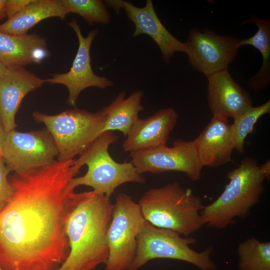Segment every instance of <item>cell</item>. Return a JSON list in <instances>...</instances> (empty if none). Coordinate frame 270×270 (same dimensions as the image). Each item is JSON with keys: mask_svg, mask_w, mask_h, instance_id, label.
<instances>
[{"mask_svg": "<svg viewBox=\"0 0 270 270\" xmlns=\"http://www.w3.org/2000/svg\"><path fill=\"white\" fill-rule=\"evenodd\" d=\"M130 162L140 174L166 172L184 173L192 181L201 179L204 167L198 156L193 141L176 140L172 146L130 152Z\"/></svg>", "mask_w": 270, "mask_h": 270, "instance_id": "30bf717a", "label": "cell"}, {"mask_svg": "<svg viewBox=\"0 0 270 270\" xmlns=\"http://www.w3.org/2000/svg\"><path fill=\"white\" fill-rule=\"evenodd\" d=\"M206 78L208 104L213 116L234 118L252 106L249 93L234 80L228 70Z\"/></svg>", "mask_w": 270, "mask_h": 270, "instance_id": "9a60e30c", "label": "cell"}, {"mask_svg": "<svg viewBox=\"0 0 270 270\" xmlns=\"http://www.w3.org/2000/svg\"><path fill=\"white\" fill-rule=\"evenodd\" d=\"M2 157L8 170L22 173L53 163L58 151L46 130L6 132Z\"/></svg>", "mask_w": 270, "mask_h": 270, "instance_id": "9c48e42d", "label": "cell"}, {"mask_svg": "<svg viewBox=\"0 0 270 270\" xmlns=\"http://www.w3.org/2000/svg\"><path fill=\"white\" fill-rule=\"evenodd\" d=\"M252 23L258 30L255 34L248 38L240 40L238 48L250 45L258 50L262 58V64L258 72L248 80V85L256 92H260L268 87L270 84V20L262 19L252 15L242 24Z\"/></svg>", "mask_w": 270, "mask_h": 270, "instance_id": "44dd1931", "label": "cell"}, {"mask_svg": "<svg viewBox=\"0 0 270 270\" xmlns=\"http://www.w3.org/2000/svg\"><path fill=\"white\" fill-rule=\"evenodd\" d=\"M32 0H6L5 12L6 16L10 18L14 16L30 4Z\"/></svg>", "mask_w": 270, "mask_h": 270, "instance_id": "484cf974", "label": "cell"}, {"mask_svg": "<svg viewBox=\"0 0 270 270\" xmlns=\"http://www.w3.org/2000/svg\"><path fill=\"white\" fill-rule=\"evenodd\" d=\"M49 54L46 39L36 34L14 35L0 32V62L7 66L38 64Z\"/></svg>", "mask_w": 270, "mask_h": 270, "instance_id": "ac0fdd59", "label": "cell"}, {"mask_svg": "<svg viewBox=\"0 0 270 270\" xmlns=\"http://www.w3.org/2000/svg\"><path fill=\"white\" fill-rule=\"evenodd\" d=\"M112 210L110 198L103 194L92 190L72 194L64 221L70 252L56 270H94L106 264Z\"/></svg>", "mask_w": 270, "mask_h": 270, "instance_id": "7a4b0ae2", "label": "cell"}, {"mask_svg": "<svg viewBox=\"0 0 270 270\" xmlns=\"http://www.w3.org/2000/svg\"><path fill=\"white\" fill-rule=\"evenodd\" d=\"M74 160H56L8 178L10 198L0 208V269L56 270L70 252L64 229Z\"/></svg>", "mask_w": 270, "mask_h": 270, "instance_id": "6da1fadb", "label": "cell"}, {"mask_svg": "<svg viewBox=\"0 0 270 270\" xmlns=\"http://www.w3.org/2000/svg\"><path fill=\"white\" fill-rule=\"evenodd\" d=\"M33 117L52 136L59 161L74 160L85 151L102 133L106 119L104 109L92 113L76 108L54 115L35 111Z\"/></svg>", "mask_w": 270, "mask_h": 270, "instance_id": "8992f818", "label": "cell"}, {"mask_svg": "<svg viewBox=\"0 0 270 270\" xmlns=\"http://www.w3.org/2000/svg\"><path fill=\"white\" fill-rule=\"evenodd\" d=\"M227 118L213 116L210 121L193 140L203 166L217 168L232 162L234 148L232 126Z\"/></svg>", "mask_w": 270, "mask_h": 270, "instance_id": "e0dca14e", "label": "cell"}, {"mask_svg": "<svg viewBox=\"0 0 270 270\" xmlns=\"http://www.w3.org/2000/svg\"><path fill=\"white\" fill-rule=\"evenodd\" d=\"M9 172L2 154H0V208L10 198L13 192V188L8 178Z\"/></svg>", "mask_w": 270, "mask_h": 270, "instance_id": "d4e9b609", "label": "cell"}, {"mask_svg": "<svg viewBox=\"0 0 270 270\" xmlns=\"http://www.w3.org/2000/svg\"><path fill=\"white\" fill-rule=\"evenodd\" d=\"M142 92H132L126 98L124 92H120L115 100L104 108L106 119L102 133L106 131H120L126 136L144 110L141 104Z\"/></svg>", "mask_w": 270, "mask_h": 270, "instance_id": "ffe728a7", "label": "cell"}, {"mask_svg": "<svg viewBox=\"0 0 270 270\" xmlns=\"http://www.w3.org/2000/svg\"><path fill=\"white\" fill-rule=\"evenodd\" d=\"M68 12L78 14L90 24H107L110 18L106 6L100 0H61Z\"/></svg>", "mask_w": 270, "mask_h": 270, "instance_id": "cb8c5ba5", "label": "cell"}, {"mask_svg": "<svg viewBox=\"0 0 270 270\" xmlns=\"http://www.w3.org/2000/svg\"><path fill=\"white\" fill-rule=\"evenodd\" d=\"M270 112V100L258 106H251L234 118L232 136L234 148L239 153L244 152V140L252 132L254 124L262 116Z\"/></svg>", "mask_w": 270, "mask_h": 270, "instance_id": "603a6c76", "label": "cell"}, {"mask_svg": "<svg viewBox=\"0 0 270 270\" xmlns=\"http://www.w3.org/2000/svg\"><path fill=\"white\" fill-rule=\"evenodd\" d=\"M240 270H270V242L254 238L240 244L238 249Z\"/></svg>", "mask_w": 270, "mask_h": 270, "instance_id": "7402d4cb", "label": "cell"}, {"mask_svg": "<svg viewBox=\"0 0 270 270\" xmlns=\"http://www.w3.org/2000/svg\"><path fill=\"white\" fill-rule=\"evenodd\" d=\"M138 204L144 220L158 228L188 236L204 226L201 198L177 182L148 190Z\"/></svg>", "mask_w": 270, "mask_h": 270, "instance_id": "277c9868", "label": "cell"}, {"mask_svg": "<svg viewBox=\"0 0 270 270\" xmlns=\"http://www.w3.org/2000/svg\"><path fill=\"white\" fill-rule=\"evenodd\" d=\"M46 82L22 66H10L0 79V122L6 132L17 126L15 116L24 97Z\"/></svg>", "mask_w": 270, "mask_h": 270, "instance_id": "2e32d148", "label": "cell"}, {"mask_svg": "<svg viewBox=\"0 0 270 270\" xmlns=\"http://www.w3.org/2000/svg\"><path fill=\"white\" fill-rule=\"evenodd\" d=\"M118 137L113 132L102 133L82 154L74 160V165L79 170L88 166L82 176L74 178L71 182L75 189L80 186L92 187L93 190L110 198L120 186L130 182L144 184L145 178L131 162L120 163L110 156L108 148L116 142Z\"/></svg>", "mask_w": 270, "mask_h": 270, "instance_id": "5b68a950", "label": "cell"}, {"mask_svg": "<svg viewBox=\"0 0 270 270\" xmlns=\"http://www.w3.org/2000/svg\"><path fill=\"white\" fill-rule=\"evenodd\" d=\"M0 270H1L0 269Z\"/></svg>", "mask_w": 270, "mask_h": 270, "instance_id": "1f68e13d", "label": "cell"}, {"mask_svg": "<svg viewBox=\"0 0 270 270\" xmlns=\"http://www.w3.org/2000/svg\"><path fill=\"white\" fill-rule=\"evenodd\" d=\"M0 154H2V152H0Z\"/></svg>", "mask_w": 270, "mask_h": 270, "instance_id": "4dcf8cb0", "label": "cell"}, {"mask_svg": "<svg viewBox=\"0 0 270 270\" xmlns=\"http://www.w3.org/2000/svg\"><path fill=\"white\" fill-rule=\"evenodd\" d=\"M196 241L194 238H182L176 232L156 227L146 220L138 235L134 258L128 270H138L158 258L186 262L200 270H217L210 258L212 246L197 252L190 247Z\"/></svg>", "mask_w": 270, "mask_h": 270, "instance_id": "52a82bcc", "label": "cell"}, {"mask_svg": "<svg viewBox=\"0 0 270 270\" xmlns=\"http://www.w3.org/2000/svg\"><path fill=\"white\" fill-rule=\"evenodd\" d=\"M145 222L138 204L131 196L119 193L108 232L109 254L105 270H128L134 258L138 235Z\"/></svg>", "mask_w": 270, "mask_h": 270, "instance_id": "ba28073f", "label": "cell"}, {"mask_svg": "<svg viewBox=\"0 0 270 270\" xmlns=\"http://www.w3.org/2000/svg\"><path fill=\"white\" fill-rule=\"evenodd\" d=\"M178 117L175 110L168 108L147 118H139L122 143L124 150L130 153L166 146Z\"/></svg>", "mask_w": 270, "mask_h": 270, "instance_id": "5bb4252c", "label": "cell"}, {"mask_svg": "<svg viewBox=\"0 0 270 270\" xmlns=\"http://www.w3.org/2000/svg\"><path fill=\"white\" fill-rule=\"evenodd\" d=\"M106 3L116 11L121 8L125 10L135 26L132 36L141 34L150 36L158 46L165 63L169 62L176 52L187 53L186 42L178 40L166 28L156 14L152 0H147L143 8L122 0H106Z\"/></svg>", "mask_w": 270, "mask_h": 270, "instance_id": "4fadbf2b", "label": "cell"}, {"mask_svg": "<svg viewBox=\"0 0 270 270\" xmlns=\"http://www.w3.org/2000/svg\"><path fill=\"white\" fill-rule=\"evenodd\" d=\"M6 132L4 127L0 122V152H2V149L4 146Z\"/></svg>", "mask_w": 270, "mask_h": 270, "instance_id": "83f0119b", "label": "cell"}, {"mask_svg": "<svg viewBox=\"0 0 270 270\" xmlns=\"http://www.w3.org/2000/svg\"><path fill=\"white\" fill-rule=\"evenodd\" d=\"M10 69V66H7L0 62V79L8 74Z\"/></svg>", "mask_w": 270, "mask_h": 270, "instance_id": "f1b7e54d", "label": "cell"}, {"mask_svg": "<svg viewBox=\"0 0 270 270\" xmlns=\"http://www.w3.org/2000/svg\"><path fill=\"white\" fill-rule=\"evenodd\" d=\"M260 168L264 174L266 179L270 180V160H268L266 162L262 164L260 166Z\"/></svg>", "mask_w": 270, "mask_h": 270, "instance_id": "4316f807", "label": "cell"}, {"mask_svg": "<svg viewBox=\"0 0 270 270\" xmlns=\"http://www.w3.org/2000/svg\"><path fill=\"white\" fill-rule=\"evenodd\" d=\"M6 0H0V20L6 16L4 8Z\"/></svg>", "mask_w": 270, "mask_h": 270, "instance_id": "f546056e", "label": "cell"}, {"mask_svg": "<svg viewBox=\"0 0 270 270\" xmlns=\"http://www.w3.org/2000/svg\"><path fill=\"white\" fill-rule=\"evenodd\" d=\"M240 39L218 34L208 28L190 30L186 42L189 64L208 77L228 70L236 57Z\"/></svg>", "mask_w": 270, "mask_h": 270, "instance_id": "8fae6325", "label": "cell"}, {"mask_svg": "<svg viewBox=\"0 0 270 270\" xmlns=\"http://www.w3.org/2000/svg\"><path fill=\"white\" fill-rule=\"evenodd\" d=\"M66 24L74 30L78 37V47L76 56L68 72L53 74L51 78L46 80L50 84H60L66 86L69 92L68 102L74 106L79 95L84 89L90 87L106 88L112 86L114 83L107 78L95 74L92 68L90 49L98 30H91L88 36L84 37L76 20L73 18Z\"/></svg>", "mask_w": 270, "mask_h": 270, "instance_id": "7c38bea8", "label": "cell"}, {"mask_svg": "<svg viewBox=\"0 0 270 270\" xmlns=\"http://www.w3.org/2000/svg\"><path fill=\"white\" fill-rule=\"evenodd\" d=\"M226 177L230 182L222 194L200 211L204 225L210 228L224 229L234 224L236 218H246L264 191L266 176L254 158H244Z\"/></svg>", "mask_w": 270, "mask_h": 270, "instance_id": "3957f363", "label": "cell"}, {"mask_svg": "<svg viewBox=\"0 0 270 270\" xmlns=\"http://www.w3.org/2000/svg\"><path fill=\"white\" fill-rule=\"evenodd\" d=\"M68 14L61 0H32L22 11L0 24V32L26 34L30 28L44 19L58 17L64 20Z\"/></svg>", "mask_w": 270, "mask_h": 270, "instance_id": "d6986e66", "label": "cell"}]
</instances>
